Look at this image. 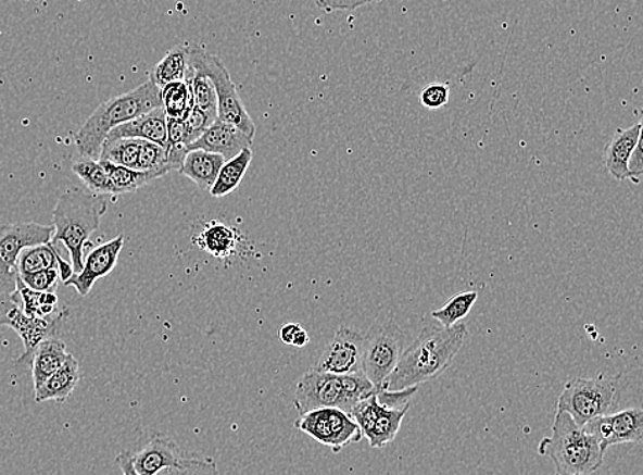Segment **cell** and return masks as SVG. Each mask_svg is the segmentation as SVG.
I'll use <instances>...</instances> for the list:
<instances>
[{"label": "cell", "mask_w": 643, "mask_h": 475, "mask_svg": "<svg viewBox=\"0 0 643 475\" xmlns=\"http://www.w3.org/2000/svg\"><path fill=\"white\" fill-rule=\"evenodd\" d=\"M467 325L427 326L409 348L404 349L394 372L379 390L399 391L436 379L452 364L467 337Z\"/></svg>", "instance_id": "obj_1"}, {"label": "cell", "mask_w": 643, "mask_h": 475, "mask_svg": "<svg viewBox=\"0 0 643 475\" xmlns=\"http://www.w3.org/2000/svg\"><path fill=\"white\" fill-rule=\"evenodd\" d=\"M161 107V88L151 78L134 90L109 99L77 130L75 145L78 153L83 159L99 160L110 130Z\"/></svg>", "instance_id": "obj_2"}, {"label": "cell", "mask_w": 643, "mask_h": 475, "mask_svg": "<svg viewBox=\"0 0 643 475\" xmlns=\"http://www.w3.org/2000/svg\"><path fill=\"white\" fill-rule=\"evenodd\" d=\"M108 196L91 191L71 189L60 197L52 212V243H64L71 254L75 274L80 273L84 263V249L88 239L97 232L101 218L108 212Z\"/></svg>", "instance_id": "obj_3"}, {"label": "cell", "mask_w": 643, "mask_h": 475, "mask_svg": "<svg viewBox=\"0 0 643 475\" xmlns=\"http://www.w3.org/2000/svg\"><path fill=\"white\" fill-rule=\"evenodd\" d=\"M538 453L553 463L554 475H592L604 464L605 452L595 437L557 410L552 435L542 438Z\"/></svg>", "instance_id": "obj_4"}, {"label": "cell", "mask_w": 643, "mask_h": 475, "mask_svg": "<svg viewBox=\"0 0 643 475\" xmlns=\"http://www.w3.org/2000/svg\"><path fill=\"white\" fill-rule=\"evenodd\" d=\"M376 391L363 372L333 375L313 368L298 380L295 407L301 415L317 409H339L350 414L355 404Z\"/></svg>", "instance_id": "obj_5"}, {"label": "cell", "mask_w": 643, "mask_h": 475, "mask_svg": "<svg viewBox=\"0 0 643 475\" xmlns=\"http://www.w3.org/2000/svg\"><path fill=\"white\" fill-rule=\"evenodd\" d=\"M417 389L378 390L353 407L350 415L357 422L370 447L383 448L395 440Z\"/></svg>", "instance_id": "obj_6"}, {"label": "cell", "mask_w": 643, "mask_h": 475, "mask_svg": "<svg viewBox=\"0 0 643 475\" xmlns=\"http://www.w3.org/2000/svg\"><path fill=\"white\" fill-rule=\"evenodd\" d=\"M618 377L575 378L564 386L557 410L571 415L575 424L583 427L594 417L614 414L620 401Z\"/></svg>", "instance_id": "obj_7"}, {"label": "cell", "mask_w": 643, "mask_h": 475, "mask_svg": "<svg viewBox=\"0 0 643 475\" xmlns=\"http://www.w3.org/2000/svg\"><path fill=\"white\" fill-rule=\"evenodd\" d=\"M405 342V333L394 317L375 323L367 336H364L363 373L376 389L379 390L394 372L404 352Z\"/></svg>", "instance_id": "obj_8"}, {"label": "cell", "mask_w": 643, "mask_h": 475, "mask_svg": "<svg viewBox=\"0 0 643 475\" xmlns=\"http://www.w3.org/2000/svg\"><path fill=\"white\" fill-rule=\"evenodd\" d=\"M54 227L34 222L9 223L0 226V295L17 289L18 259L25 248L47 243Z\"/></svg>", "instance_id": "obj_9"}, {"label": "cell", "mask_w": 643, "mask_h": 475, "mask_svg": "<svg viewBox=\"0 0 643 475\" xmlns=\"http://www.w3.org/2000/svg\"><path fill=\"white\" fill-rule=\"evenodd\" d=\"M203 71L211 77L217 96V120L235 125L243 130L250 139H254L255 124L245 111L244 103L240 99L237 86L226 65L216 55L207 54L205 50L196 47L192 49Z\"/></svg>", "instance_id": "obj_10"}, {"label": "cell", "mask_w": 643, "mask_h": 475, "mask_svg": "<svg viewBox=\"0 0 643 475\" xmlns=\"http://www.w3.org/2000/svg\"><path fill=\"white\" fill-rule=\"evenodd\" d=\"M297 429L315 438L335 453L363 440L357 422L353 416L339 409H317L305 412L295 421Z\"/></svg>", "instance_id": "obj_11"}, {"label": "cell", "mask_w": 643, "mask_h": 475, "mask_svg": "<svg viewBox=\"0 0 643 475\" xmlns=\"http://www.w3.org/2000/svg\"><path fill=\"white\" fill-rule=\"evenodd\" d=\"M62 321L64 317L41 320V317L26 315L12 295H0V326L13 328L24 342L25 352L21 354L17 363L30 364L35 349L45 339L56 336Z\"/></svg>", "instance_id": "obj_12"}, {"label": "cell", "mask_w": 643, "mask_h": 475, "mask_svg": "<svg viewBox=\"0 0 643 475\" xmlns=\"http://www.w3.org/2000/svg\"><path fill=\"white\" fill-rule=\"evenodd\" d=\"M364 336L353 328L342 326L335 333L315 370L333 375L363 372Z\"/></svg>", "instance_id": "obj_13"}, {"label": "cell", "mask_w": 643, "mask_h": 475, "mask_svg": "<svg viewBox=\"0 0 643 475\" xmlns=\"http://www.w3.org/2000/svg\"><path fill=\"white\" fill-rule=\"evenodd\" d=\"M583 429L595 437L606 452L609 447L627 442H641L643 436V412L641 409H627L614 414L594 417Z\"/></svg>", "instance_id": "obj_14"}, {"label": "cell", "mask_w": 643, "mask_h": 475, "mask_svg": "<svg viewBox=\"0 0 643 475\" xmlns=\"http://www.w3.org/2000/svg\"><path fill=\"white\" fill-rule=\"evenodd\" d=\"M124 247V237L113 238L112 241L99 245L93 248L87 258L84 259L80 273L73 274L66 286H73L80 296H88L98 279L112 273L116 268L118 255Z\"/></svg>", "instance_id": "obj_15"}, {"label": "cell", "mask_w": 643, "mask_h": 475, "mask_svg": "<svg viewBox=\"0 0 643 475\" xmlns=\"http://www.w3.org/2000/svg\"><path fill=\"white\" fill-rule=\"evenodd\" d=\"M253 139L232 124L216 120L196 142L188 146V151L206 150L209 153L222 155L224 160H232L244 149H251Z\"/></svg>", "instance_id": "obj_16"}, {"label": "cell", "mask_w": 643, "mask_h": 475, "mask_svg": "<svg viewBox=\"0 0 643 475\" xmlns=\"http://www.w3.org/2000/svg\"><path fill=\"white\" fill-rule=\"evenodd\" d=\"M182 459V453L172 438L155 435L142 451L133 453V464L140 475H155L166 467L175 466Z\"/></svg>", "instance_id": "obj_17"}, {"label": "cell", "mask_w": 643, "mask_h": 475, "mask_svg": "<svg viewBox=\"0 0 643 475\" xmlns=\"http://www.w3.org/2000/svg\"><path fill=\"white\" fill-rule=\"evenodd\" d=\"M125 138L149 140V142L166 148V114L164 109L162 107L153 109V111L144 113L142 116L118 125V127L110 130L104 142Z\"/></svg>", "instance_id": "obj_18"}, {"label": "cell", "mask_w": 643, "mask_h": 475, "mask_svg": "<svg viewBox=\"0 0 643 475\" xmlns=\"http://www.w3.org/2000/svg\"><path fill=\"white\" fill-rule=\"evenodd\" d=\"M641 135L642 124L636 123L632 127L616 130L614 138L606 146L604 164L616 180H630L629 160L641 140Z\"/></svg>", "instance_id": "obj_19"}, {"label": "cell", "mask_w": 643, "mask_h": 475, "mask_svg": "<svg viewBox=\"0 0 643 475\" xmlns=\"http://www.w3.org/2000/svg\"><path fill=\"white\" fill-rule=\"evenodd\" d=\"M78 380H80V365H78L77 359L70 353L59 372L52 374L38 389H35L36 403H45V401L65 403L71 398L73 390L76 389Z\"/></svg>", "instance_id": "obj_20"}, {"label": "cell", "mask_w": 643, "mask_h": 475, "mask_svg": "<svg viewBox=\"0 0 643 475\" xmlns=\"http://www.w3.org/2000/svg\"><path fill=\"white\" fill-rule=\"evenodd\" d=\"M226 163L222 155L206 150L188 151L180 168V174L191 179L200 189L211 191L218 172Z\"/></svg>", "instance_id": "obj_21"}, {"label": "cell", "mask_w": 643, "mask_h": 475, "mask_svg": "<svg viewBox=\"0 0 643 475\" xmlns=\"http://www.w3.org/2000/svg\"><path fill=\"white\" fill-rule=\"evenodd\" d=\"M70 353L66 351L64 341L60 338L52 337L40 342L35 349L30 365H33L34 388L38 389L46 379H49L52 374L59 370L66 362Z\"/></svg>", "instance_id": "obj_22"}, {"label": "cell", "mask_w": 643, "mask_h": 475, "mask_svg": "<svg viewBox=\"0 0 643 475\" xmlns=\"http://www.w3.org/2000/svg\"><path fill=\"white\" fill-rule=\"evenodd\" d=\"M12 297L23 308L26 315L41 317V320H60L65 317V310L59 308V296L55 291H35L17 280V289Z\"/></svg>", "instance_id": "obj_23"}, {"label": "cell", "mask_w": 643, "mask_h": 475, "mask_svg": "<svg viewBox=\"0 0 643 475\" xmlns=\"http://www.w3.org/2000/svg\"><path fill=\"white\" fill-rule=\"evenodd\" d=\"M197 242L202 250L214 255V258L226 259L237 249L238 238L231 227L226 226V224L212 222L203 228Z\"/></svg>", "instance_id": "obj_24"}, {"label": "cell", "mask_w": 643, "mask_h": 475, "mask_svg": "<svg viewBox=\"0 0 643 475\" xmlns=\"http://www.w3.org/2000/svg\"><path fill=\"white\" fill-rule=\"evenodd\" d=\"M253 160V151L244 149L242 153L226 161L218 172L216 182L211 189L213 197H226L237 190Z\"/></svg>", "instance_id": "obj_25"}, {"label": "cell", "mask_w": 643, "mask_h": 475, "mask_svg": "<svg viewBox=\"0 0 643 475\" xmlns=\"http://www.w3.org/2000/svg\"><path fill=\"white\" fill-rule=\"evenodd\" d=\"M61 259L60 250L51 241L25 248L18 259V275L59 270Z\"/></svg>", "instance_id": "obj_26"}, {"label": "cell", "mask_w": 643, "mask_h": 475, "mask_svg": "<svg viewBox=\"0 0 643 475\" xmlns=\"http://www.w3.org/2000/svg\"><path fill=\"white\" fill-rule=\"evenodd\" d=\"M99 161V160H98ZM103 165L110 182L116 190V195H129L139 190L140 187L149 185L150 182L160 179L164 176L160 172H140L127 166L109 163V161H99Z\"/></svg>", "instance_id": "obj_27"}, {"label": "cell", "mask_w": 643, "mask_h": 475, "mask_svg": "<svg viewBox=\"0 0 643 475\" xmlns=\"http://www.w3.org/2000/svg\"><path fill=\"white\" fill-rule=\"evenodd\" d=\"M161 102L166 117L186 120L193 108V93L190 82L169 83L161 88Z\"/></svg>", "instance_id": "obj_28"}, {"label": "cell", "mask_w": 643, "mask_h": 475, "mask_svg": "<svg viewBox=\"0 0 643 475\" xmlns=\"http://www.w3.org/2000/svg\"><path fill=\"white\" fill-rule=\"evenodd\" d=\"M187 47L176 46L166 52L164 59L154 66L151 72V80L160 88L169 85V83L185 80L188 70Z\"/></svg>", "instance_id": "obj_29"}, {"label": "cell", "mask_w": 643, "mask_h": 475, "mask_svg": "<svg viewBox=\"0 0 643 475\" xmlns=\"http://www.w3.org/2000/svg\"><path fill=\"white\" fill-rule=\"evenodd\" d=\"M72 170L93 195L116 196V190H114L106 171H104L103 165L98 160H78L72 165Z\"/></svg>", "instance_id": "obj_30"}, {"label": "cell", "mask_w": 643, "mask_h": 475, "mask_svg": "<svg viewBox=\"0 0 643 475\" xmlns=\"http://www.w3.org/2000/svg\"><path fill=\"white\" fill-rule=\"evenodd\" d=\"M477 300L478 291H462V293H457L451 300L444 302L439 310L432 311L431 316L441 323V326L452 327L469 315Z\"/></svg>", "instance_id": "obj_31"}, {"label": "cell", "mask_w": 643, "mask_h": 475, "mask_svg": "<svg viewBox=\"0 0 643 475\" xmlns=\"http://www.w3.org/2000/svg\"><path fill=\"white\" fill-rule=\"evenodd\" d=\"M140 146L142 139H117L112 142H103L99 161H109V163L127 166V168L136 170L138 164Z\"/></svg>", "instance_id": "obj_32"}, {"label": "cell", "mask_w": 643, "mask_h": 475, "mask_svg": "<svg viewBox=\"0 0 643 475\" xmlns=\"http://www.w3.org/2000/svg\"><path fill=\"white\" fill-rule=\"evenodd\" d=\"M136 171L160 172L164 176L169 174L172 171L167 165V149L149 140H142Z\"/></svg>", "instance_id": "obj_33"}, {"label": "cell", "mask_w": 643, "mask_h": 475, "mask_svg": "<svg viewBox=\"0 0 643 475\" xmlns=\"http://www.w3.org/2000/svg\"><path fill=\"white\" fill-rule=\"evenodd\" d=\"M155 475H218V468L212 458L182 457L175 466L161 470Z\"/></svg>", "instance_id": "obj_34"}, {"label": "cell", "mask_w": 643, "mask_h": 475, "mask_svg": "<svg viewBox=\"0 0 643 475\" xmlns=\"http://www.w3.org/2000/svg\"><path fill=\"white\" fill-rule=\"evenodd\" d=\"M449 99H451V87L447 83H431L420 92V103L430 111L446 107Z\"/></svg>", "instance_id": "obj_35"}, {"label": "cell", "mask_w": 643, "mask_h": 475, "mask_svg": "<svg viewBox=\"0 0 643 475\" xmlns=\"http://www.w3.org/2000/svg\"><path fill=\"white\" fill-rule=\"evenodd\" d=\"M23 285L35 291H55L59 285V270L39 271V273L18 275Z\"/></svg>", "instance_id": "obj_36"}, {"label": "cell", "mask_w": 643, "mask_h": 475, "mask_svg": "<svg viewBox=\"0 0 643 475\" xmlns=\"http://www.w3.org/2000/svg\"><path fill=\"white\" fill-rule=\"evenodd\" d=\"M166 138L167 146H186L188 148V146L196 142V138L192 137L185 120L166 117Z\"/></svg>", "instance_id": "obj_37"}, {"label": "cell", "mask_w": 643, "mask_h": 475, "mask_svg": "<svg viewBox=\"0 0 643 475\" xmlns=\"http://www.w3.org/2000/svg\"><path fill=\"white\" fill-rule=\"evenodd\" d=\"M279 336L286 346L294 348H303L311 342L306 330H303L302 326L298 325V323H287V325L281 326Z\"/></svg>", "instance_id": "obj_38"}, {"label": "cell", "mask_w": 643, "mask_h": 475, "mask_svg": "<svg viewBox=\"0 0 643 475\" xmlns=\"http://www.w3.org/2000/svg\"><path fill=\"white\" fill-rule=\"evenodd\" d=\"M381 0H316L317 7L324 12H353L367 4L379 3Z\"/></svg>", "instance_id": "obj_39"}, {"label": "cell", "mask_w": 643, "mask_h": 475, "mask_svg": "<svg viewBox=\"0 0 643 475\" xmlns=\"http://www.w3.org/2000/svg\"><path fill=\"white\" fill-rule=\"evenodd\" d=\"M629 172H630V180L635 183V185H640L642 172H643V163H642V139L635 146L634 151L629 160Z\"/></svg>", "instance_id": "obj_40"}, {"label": "cell", "mask_w": 643, "mask_h": 475, "mask_svg": "<svg viewBox=\"0 0 643 475\" xmlns=\"http://www.w3.org/2000/svg\"><path fill=\"white\" fill-rule=\"evenodd\" d=\"M117 464L119 470H122L123 475H140L134 467L133 453L130 452L119 453L117 457Z\"/></svg>", "instance_id": "obj_41"}]
</instances>
